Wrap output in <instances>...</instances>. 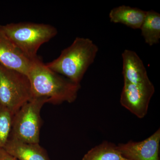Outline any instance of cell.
<instances>
[{
    "label": "cell",
    "mask_w": 160,
    "mask_h": 160,
    "mask_svg": "<svg viewBox=\"0 0 160 160\" xmlns=\"http://www.w3.org/2000/svg\"><path fill=\"white\" fill-rule=\"evenodd\" d=\"M28 76L33 98H46L54 105L73 102L81 89L80 84L49 69L38 57L32 60Z\"/></svg>",
    "instance_id": "6da1fadb"
},
{
    "label": "cell",
    "mask_w": 160,
    "mask_h": 160,
    "mask_svg": "<svg viewBox=\"0 0 160 160\" xmlns=\"http://www.w3.org/2000/svg\"><path fill=\"white\" fill-rule=\"evenodd\" d=\"M98 50L92 40L77 37L57 58L46 65L55 72L80 84L89 66L94 62Z\"/></svg>",
    "instance_id": "7a4b0ae2"
},
{
    "label": "cell",
    "mask_w": 160,
    "mask_h": 160,
    "mask_svg": "<svg viewBox=\"0 0 160 160\" xmlns=\"http://www.w3.org/2000/svg\"><path fill=\"white\" fill-rule=\"evenodd\" d=\"M1 26L15 46L32 61L38 57L41 46L58 33L54 26L43 23H11Z\"/></svg>",
    "instance_id": "3957f363"
},
{
    "label": "cell",
    "mask_w": 160,
    "mask_h": 160,
    "mask_svg": "<svg viewBox=\"0 0 160 160\" xmlns=\"http://www.w3.org/2000/svg\"><path fill=\"white\" fill-rule=\"evenodd\" d=\"M32 98L28 76L0 63V102L14 115Z\"/></svg>",
    "instance_id": "277c9868"
},
{
    "label": "cell",
    "mask_w": 160,
    "mask_h": 160,
    "mask_svg": "<svg viewBox=\"0 0 160 160\" xmlns=\"http://www.w3.org/2000/svg\"><path fill=\"white\" fill-rule=\"evenodd\" d=\"M49 100L33 98L15 113L9 138L29 143H39L42 126L41 111Z\"/></svg>",
    "instance_id": "5b68a950"
},
{
    "label": "cell",
    "mask_w": 160,
    "mask_h": 160,
    "mask_svg": "<svg viewBox=\"0 0 160 160\" xmlns=\"http://www.w3.org/2000/svg\"><path fill=\"white\" fill-rule=\"evenodd\" d=\"M154 92L155 87L151 81L138 84L124 83L120 103L136 116L142 118L147 114Z\"/></svg>",
    "instance_id": "8992f818"
},
{
    "label": "cell",
    "mask_w": 160,
    "mask_h": 160,
    "mask_svg": "<svg viewBox=\"0 0 160 160\" xmlns=\"http://www.w3.org/2000/svg\"><path fill=\"white\" fill-rule=\"evenodd\" d=\"M160 129L141 142L129 141L117 145L124 158L128 160H160Z\"/></svg>",
    "instance_id": "52a82bcc"
},
{
    "label": "cell",
    "mask_w": 160,
    "mask_h": 160,
    "mask_svg": "<svg viewBox=\"0 0 160 160\" xmlns=\"http://www.w3.org/2000/svg\"><path fill=\"white\" fill-rule=\"evenodd\" d=\"M32 62L15 46L0 26V63L28 76Z\"/></svg>",
    "instance_id": "ba28073f"
},
{
    "label": "cell",
    "mask_w": 160,
    "mask_h": 160,
    "mask_svg": "<svg viewBox=\"0 0 160 160\" xmlns=\"http://www.w3.org/2000/svg\"><path fill=\"white\" fill-rule=\"evenodd\" d=\"M122 58L124 83L138 84L150 81L142 61L135 52L125 49Z\"/></svg>",
    "instance_id": "9c48e42d"
},
{
    "label": "cell",
    "mask_w": 160,
    "mask_h": 160,
    "mask_svg": "<svg viewBox=\"0 0 160 160\" xmlns=\"http://www.w3.org/2000/svg\"><path fill=\"white\" fill-rule=\"evenodd\" d=\"M3 149L19 160H50L39 143H29L9 138Z\"/></svg>",
    "instance_id": "30bf717a"
},
{
    "label": "cell",
    "mask_w": 160,
    "mask_h": 160,
    "mask_svg": "<svg viewBox=\"0 0 160 160\" xmlns=\"http://www.w3.org/2000/svg\"><path fill=\"white\" fill-rule=\"evenodd\" d=\"M147 11L135 7L122 5L110 10L111 22L122 24L132 29H140L146 18Z\"/></svg>",
    "instance_id": "8fae6325"
},
{
    "label": "cell",
    "mask_w": 160,
    "mask_h": 160,
    "mask_svg": "<svg viewBox=\"0 0 160 160\" xmlns=\"http://www.w3.org/2000/svg\"><path fill=\"white\" fill-rule=\"evenodd\" d=\"M145 42L152 46L159 42L160 14L153 10L147 11L146 18L140 28Z\"/></svg>",
    "instance_id": "7c38bea8"
},
{
    "label": "cell",
    "mask_w": 160,
    "mask_h": 160,
    "mask_svg": "<svg viewBox=\"0 0 160 160\" xmlns=\"http://www.w3.org/2000/svg\"><path fill=\"white\" fill-rule=\"evenodd\" d=\"M82 160H128L123 157L117 145L104 141L92 148L84 156Z\"/></svg>",
    "instance_id": "4fadbf2b"
},
{
    "label": "cell",
    "mask_w": 160,
    "mask_h": 160,
    "mask_svg": "<svg viewBox=\"0 0 160 160\" xmlns=\"http://www.w3.org/2000/svg\"><path fill=\"white\" fill-rule=\"evenodd\" d=\"M13 115L0 102V148H3L9 139Z\"/></svg>",
    "instance_id": "5bb4252c"
},
{
    "label": "cell",
    "mask_w": 160,
    "mask_h": 160,
    "mask_svg": "<svg viewBox=\"0 0 160 160\" xmlns=\"http://www.w3.org/2000/svg\"><path fill=\"white\" fill-rule=\"evenodd\" d=\"M0 160H19L7 152L3 148H0Z\"/></svg>",
    "instance_id": "9a60e30c"
}]
</instances>
